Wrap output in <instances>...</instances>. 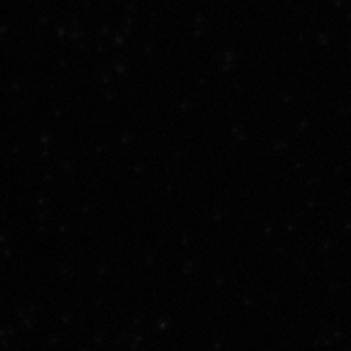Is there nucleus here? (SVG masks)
Listing matches in <instances>:
<instances>
[]
</instances>
